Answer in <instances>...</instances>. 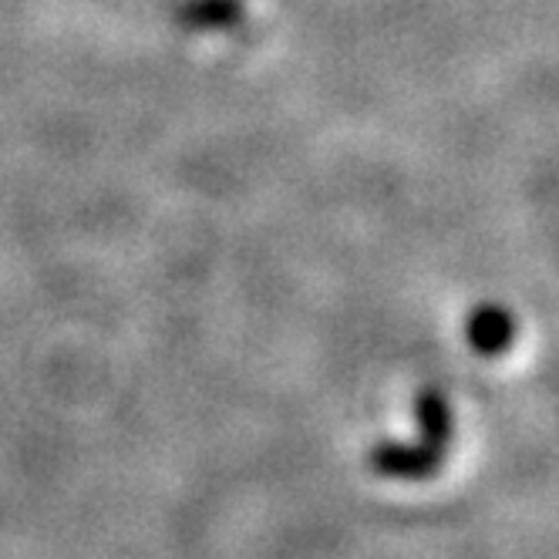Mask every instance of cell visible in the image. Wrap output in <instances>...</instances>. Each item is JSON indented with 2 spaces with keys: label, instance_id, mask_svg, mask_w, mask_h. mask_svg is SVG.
Returning a JSON list of instances; mask_svg holds the SVG:
<instances>
[{
  "label": "cell",
  "instance_id": "obj_1",
  "mask_svg": "<svg viewBox=\"0 0 559 559\" xmlns=\"http://www.w3.org/2000/svg\"><path fill=\"white\" fill-rule=\"evenodd\" d=\"M445 452L418 442H378L368 455L371 468L384 478H402V483H421V478H431L438 468H442Z\"/></svg>",
  "mask_w": 559,
  "mask_h": 559
},
{
  "label": "cell",
  "instance_id": "obj_2",
  "mask_svg": "<svg viewBox=\"0 0 559 559\" xmlns=\"http://www.w3.org/2000/svg\"><path fill=\"white\" fill-rule=\"evenodd\" d=\"M465 341L475 354L483 357H499L512 347L515 341V321L512 313L499 304H478L465 317Z\"/></svg>",
  "mask_w": 559,
  "mask_h": 559
},
{
  "label": "cell",
  "instance_id": "obj_3",
  "mask_svg": "<svg viewBox=\"0 0 559 559\" xmlns=\"http://www.w3.org/2000/svg\"><path fill=\"white\" fill-rule=\"evenodd\" d=\"M415 421H418V435L421 442L431 449H449L452 442V405L442 391L425 388L415 397Z\"/></svg>",
  "mask_w": 559,
  "mask_h": 559
},
{
  "label": "cell",
  "instance_id": "obj_4",
  "mask_svg": "<svg viewBox=\"0 0 559 559\" xmlns=\"http://www.w3.org/2000/svg\"><path fill=\"white\" fill-rule=\"evenodd\" d=\"M186 27L199 31H226L243 21V0H189L179 11Z\"/></svg>",
  "mask_w": 559,
  "mask_h": 559
}]
</instances>
